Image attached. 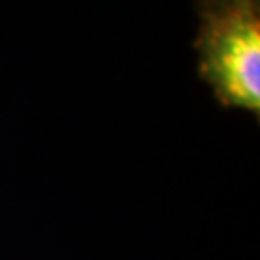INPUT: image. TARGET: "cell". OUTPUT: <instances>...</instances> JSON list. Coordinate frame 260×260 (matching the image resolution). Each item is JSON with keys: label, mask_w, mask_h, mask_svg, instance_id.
I'll use <instances>...</instances> for the list:
<instances>
[{"label": "cell", "mask_w": 260, "mask_h": 260, "mask_svg": "<svg viewBox=\"0 0 260 260\" xmlns=\"http://www.w3.org/2000/svg\"><path fill=\"white\" fill-rule=\"evenodd\" d=\"M199 74L225 108L260 114V4L201 14L195 39Z\"/></svg>", "instance_id": "6da1fadb"}, {"label": "cell", "mask_w": 260, "mask_h": 260, "mask_svg": "<svg viewBox=\"0 0 260 260\" xmlns=\"http://www.w3.org/2000/svg\"><path fill=\"white\" fill-rule=\"evenodd\" d=\"M195 2L199 14H205V12L228 8V6H235V4H252V2H258V0H195Z\"/></svg>", "instance_id": "7a4b0ae2"}]
</instances>
